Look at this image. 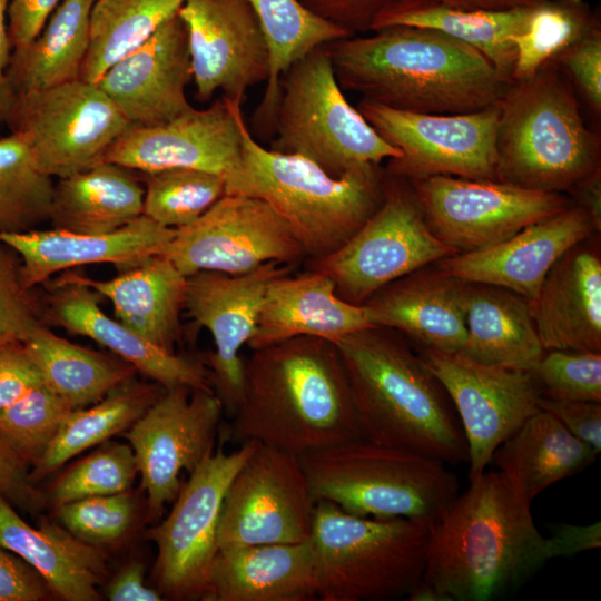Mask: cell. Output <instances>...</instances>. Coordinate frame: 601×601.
<instances>
[{
    "label": "cell",
    "instance_id": "14",
    "mask_svg": "<svg viewBox=\"0 0 601 601\" xmlns=\"http://www.w3.org/2000/svg\"><path fill=\"white\" fill-rule=\"evenodd\" d=\"M430 228L457 253L483 249L569 205L560 193L446 175L405 181Z\"/></svg>",
    "mask_w": 601,
    "mask_h": 601
},
{
    "label": "cell",
    "instance_id": "44",
    "mask_svg": "<svg viewBox=\"0 0 601 601\" xmlns=\"http://www.w3.org/2000/svg\"><path fill=\"white\" fill-rule=\"evenodd\" d=\"M72 408L41 383L0 411V439L29 465H35Z\"/></svg>",
    "mask_w": 601,
    "mask_h": 601
},
{
    "label": "cell",
    "instance_id": "54",
    "mask_svg": "<svg viewBox=\"0 0 601 601\" xmlns=\"http://www.w3.org/2000/svg\"><path fill=\"white\" fill-rule=\"evenodd\" d=\"M26 463L0 439V493L30 511L41 506V494L35 489Z\"/></svg>",
    "mask_w": 601,
    "mask_h": 601
},
{
    "label": "cell",
    "instance_id": "2",
    "mask_svg": "<svg viewBox=\"0 0 601 601\" xmlns=\"http://www.w3.org/2000/svg\"><path fill=\"white\" fill-rule=\"evenodd\" d=\"M233 418L236 442L296 456L364 437L339 352L315 336L253 349Z\"/></svg>",
    "mask_w": 601,
    "mask_h": 601
},
{
    "label": "cell",
    "instance_id": "32",
    "mask_svg": "<svg viewBox=\"0 0 601 601\" xmlns=\"http://www.w3.org/2000/svg\"><path fill=\"white\" fill-rule=\"evenodd\" d=\"M463 303L467 339L460 355L533 373L545 349L528 300L502 287L464 283Z\"/></svg>",
    "mask_w": 601,
    "mask_h": 601
},
{
    "label": "cell",
    "instance_id": "7",
    "mask_svg": "<svg viewBox=\"0 0 601 601\" xmlns=\"http://www.w3.org/2000/svg\"><path fill=\"white\" fill-rule=\"evenodd\" d=\"M298 457L315 502L328 501L358 516L432 523L459 491L445 463L365 437Z\"/></svg>",
    "mask_w": 601,
    "mask_h": 601
},
{
    "label": "cell",
    "instance_id": "8",
    "mask_svg": "<svg viewBox=\"0 0 601 601\" xmlns=\"http://www.w3.org/2000/svg\"><path fill=\"white\" fill-rule=\"evenodd\" d=\"M431 523L358 516L328 501L315 505L313 545L319 601L406 597L424 573Z\"/></svg>",
    "mask_w": 601,
    "mask_h": 601
},
{
    "label": "cell",
    "instance_id": "53",
    "mask_svg": "<svg viewBox=\"0 0 601 601\" xmlns=\"http://www.w3.org/2000/svg\"><path fill=\"white\" fill-rule=\"evenodd\" d=\"M49 591L35 569L0 543V601H38Z\"/></svg>",
    "mask_w": 601,
    "mask_h": 601
},
{
    "label": "cell",
    "instance_id": "48",
    "mask_svg": "<svg viewBox=\"0 0 601 601\" xmlns=\"http://www.w3.org/2000/svg\"><path fill=\"white\" fill-rule=\"evenodd\" d=\"M0 240V346L27 341L43 326V312L21 276V259Z\"/></svg>",
    "mask_w": 601,
    "mask_h": 601
},
{
    "label": "cell",
    "instance_id": "23",
    "mask_svg": "<svg viewBox=\"0 0 601 601\" xmlns=\"http://www.w3.org/2000/svg\"><path fill=\"white\" fill-rule=\"evenodd\" d=\"M191 79L187 31L176 14L116 61L96 85L130 125L155 126L194 108L186 97Z\"/></svg>",
    "mask_w": 601,
    "mask_h": 601
},
{
    "label": "cell",
    "instance_id": "42",
    "mask_svg": "<svg viewBox=\"0 0 601 601\" xmlns=\"http://www.w3.org/2000/svg\"><path fill=\"white\" fill-rule=\"evenodd\" d=\"M55 183L17 135L0 138V234L24 233L49 220Z\"/></svg>",
    "mask_w": 601,
    "mask_h": 601
},
{
    "label": "cell",
    "instance_id": "17",
    "mask_svg": "<svg viewBox=\"0 0 601 601\" xmlns=\"http://www.w3.org/2000/svg\"><path fill=\"white\" fill-rule=\"evenodd\" d=\"M224 406L211 391L176 386L165 390L126 431L141 487L147 520L155 521L180 487V473L193 472L210 455Z\"/></svg>",
    "mask_w": 601,
    "mask_h": 601
},
{
    "label": "cell",
    "instance_id": "26",
    "mask_svg": "<svg viewBox=\"0 0 601 601\" xmlns=\"http://www.w3.org/2000/svg\"><path fill=\"white\" fill-rule=\"evenodd\" d=\"M587 240L554 263L528 302L545 351L601 353V257Z\"/></svg>",
    "mask_w": 601,
    "mask_h": 601
},
{
    "label": "cell",
    "instance_id": "22",
    "mask_svg": "<svg viewBox=\"0 0 601 601\" xmlns=\"http://www.w3.org/2000/svg\"><path fill=\"white\" fill-rule=\"evenodd\" d=\"M593 233L589 214L569 205L493 246L443 258L437 268L461 282L502 287L531 302L554 263Z\"/></svg>",
    "mask_w": 601,
    "mask_h": 601
},
{
    "label": "cell",
    "instance_id": "18",
    "mask_svg": "<svg viewBox=\"0 0 601 601\" xmlns=\"http://www.w3.org/2000/svg\"><path fill=\"white\" fill-rule=\"evenodd\" d=\"M417 354L460 416L472 482L485 472L497 446L540 410V386L532 372L485 365L427 348H420Z\"/></svg>",
    "mask_w": 601,
    "mask_h": 601
},
{
    "label": "cell",
    "instance_id": "47",
    "mask_svg": "<svg viewBox=\"0 0 601 601\" xmlns=\"http://www.w3.org/2000/svg\"><path fill=\"white\" fill-rule=\"evenodd\" d=\"M62 525L78 539L98 545L119 540L129 530L135 502L129 491L85 497L57 506Z\"/></svg>",
    "mask_w": 601,
    "mask_h": 601
},
{
    "label": "cell",
    "instance_id": "3",
    "mask_svg": "<svg viewBox=\"0 0 601 601\" xmlns=\"http://www.w3.org/2000/svg\"><path fill=\"white\" fill-rule=\"evenodd\" d=\"M530 504L500 472H484L431 523L422 580L450 601H490L553 559Z\"/></svg>",
    "mask_w": 601,
    "mask_h": 601
},
{
    "label": "cell",
    "instance_id": "49",
    "mask_svg": "<svg viewBox=\"0 0 601 601\" xmlns=\"http://www.w3.org/2000/svg\"><path fill=\"white\" fill-rule=\"evenodd\" d=\"M594 114L601 112V30L597 26L555 60Z\"/></svg>",
    "mask_w": 601,
    "mask_h": 601
},
{
    "label": "cell",
    "instance_id": "10",
    "mask_svg": "<svg viewBox=\"0 0 601 601\" xmlns=\"http://www.w3.org/2000/svg\"><path fill=\"white\" fill-rule=\"evenodd\" d=\"M455 254L430 228L407 183L385 174L376 211L342 247L312 259L308 270L328 276L342 299L363 305L387 284Z\"/></svg>",
    "mask_w": 601,
    "mask_h": 601
},
{
    "label": "cell",
    "instance_id": "19",
    "mask_svg": "<svg viewBox=\"0 0 601 601\" xmlns=\"http://www.w3.org/2000/svg\"><path fill=\"white\" fill-rule=\"evenodd\" d=\"M290 269V265L268 262L240 275L198 272L187 276L184 309L213 336L216 348L208 356L209 380L231 416L244 387L240 349L256 331L269 284Z\"/></svg>",
    "mask_w": 601,
    "mask_h": 601
},
{
    "label": "cell",
    "instance_id": "36",
    "mask_svg": "<svg viewBox=\"0 0 601 601\" xmlns=\"http://www.w3.org/2000/svg\"><path fill=\"white\" fill-rule=\"evenodd\" d=\"M95 1L63 0L32 41L12 49L7 77L14 96L79 79Z\"/></svg>",
    "mask_w": 601,
    "mask_h": 601
},
{
    "label": "cell",
    "instance_id": "52",
    "mask_svg": "<svg viewBox=\"0 0 601 601\" xmlns=\"http://www.w3.org/2000/svg\"><path fill=\"white\" fill-rule=\"evenodd\" d=\"M540 410L555 416L574 436L601 451V402L541 397Z\"/></svg>",
    "mask_w": 601,
    "mask_h": 601
},
{
    "label": "cell",
    "instance_id": "39",
    "mask_svg": "<svg viewBox=\"0 0 601 601\" xmlns=\"http://www.w3.org/2000/svg\"><path fill=\"white\" fill-rule=\"evenodd\" d=\"M165 388L131 378L112 388L90 408L71 410L30 473L37 482L82 451L127 431Z\"/></svg>",
    "mask_w": 601,
    "mask_h": 601
},
{
    "label": "cell",
    "instance_id": "57",
    "mask_svg": "<svg viewBox=\"0 0 601 601\" xmlns=\"http://www.w3.org/2000/svg\"><path fill=\"white\" fill-rule=\"evenodd\" d=\"M145 569L135 562L125 566L112 579L107 588V597L111 601H160L161 594L145 584Z\"/></svg>",
    "mask_w": 601,
    "mask_h": 601
},
{
    "label": "cell",
    "instance_id": "46",
    "mask_svg": "<svg viewBox=\"0 0 601 601\" xmlns=\"http://www.w3.org/2000/svg\"><path fill=\"white\" fill-rule=\"evenodd\" d=\"M533 375L543 397L601 402V353L551 349Z\"/></svg>",
    "mask_w": 601,
    "mask_h": 601
},
{
    "label": "cell",
    "instance_id": "40",
    "mask_svg": "<svg viewBox=\"0 0 601 601\" xmlns=\"http://www.w3.org/2000/svg\"><path fill=\"white\" fill-rule=\"evenodd\" d=\"M185 0H96L79 79L97 83L120 58L175 17Z\"/></svg>",
    "mask_w": 601,
    "mask_h": 601
},
{
    "label": "cell",
    "instance_id": "59",
    "mask_svg": "<svg viewBox=\"0 0 601 601\" xmlns=\"http://www.w3.org/2000/svg\"><path fill=\"white\" fill-rule=\"evenodd\" d=\"M569 193L575 198L579 207L591 217L595 231L601 230V168L575 184Z\"/></svg>",
    "mask_w": 601,
    "mask_h": 601
},
{
    "label": "cell",
    "instance_id": "5",
    "mask_svg": "<svg viewBox=\"0 0 601 601\" xmlns=\"http://www.w3.org/2000/svg\"><path fill=\"white\" fill-rule=\"evenodd\" d=\"M380 165L332 176L315 162L258 144L243 127L242 160L226 178V193L266 201L287 224L311 259L342 247L376 211L384 197Z\"/></svg>",
    "mask_w": 601,
    "mask_h": 601
},
{
    "label": "cell",
    "instance_id": "60",
    "mask_svg": "<svg viewBox=\"0 0 601 601\" xmlns=\"http://www.w3.org/2000/svg\"><path fill=\"white\" fill-rule=\"evenodd\" d=\"M397 1V0H396ZM442 3L463 9L504 10L519 7H534L545 0H420Z\"/></svg>",
    "mask_w": 601,
    "mask_h": 601
},
{
    "label": "cell",
    "instance_id": "38",
    "mask_svg": "<svg viewBox=\"0 0 601 601\" xmlns=\"http://www.w3.org/2000/svg\"><path fill=\"white\" fill-rule=\"evenodd\" d=\"M23 345L43 383L72 410L99 402L135 372L130 364L59 337L45 325Z\"/></svg>",
    "mask_w": 601,
    "mask_h": 601
},
{
    "label": "cell",
    "instance_id": "21",
    "mask_svg": "<svg viewBox=\"0 0 601 601\" xmlns=\"http://www.w3.org/2000/svg\"><path fill=\"white\" fill-rule=\"evenodd\" d=\"M242 105L225 99L165 124L130 125L102 161L151 174L170 168L199 169L226 178L242 160Z\"/></svg>",
    "mask_w": 601,
    "mask_h": 601
},
{
    "label": "cell",
    "instance_id": "56",
    "mask_svg": "<svg viewBox=\"0 0 601 601\" xmlns=\"http://www.w3.org/2000/svg\"><path fill=\"white\" fill-rule=\"evenodd\" d=\"M553 555L572 556L601 546V522L589 525L553 524L551 535Z\"/></svg>",
    "mask_w": 601,
    "mask_h": 601
},
{
    "label": "cell",
    "instance_id": "50",
    "mask_svg": "<svg viewBox=\"0 0 601 601\" xmlns=\"http://www.w3.org/2000/svg\"><path fill=\"white\" fill-rule=\"evenodd\" d=\"M43 383L42 376L23 343L0 346V411Z\"/></svg>",
    "mask_w": 601,
    "mask_h": 601
},
{
    "label": "cell",
    "instance_id": "28",
    "mask_svg": "<svg viewBox=\"0 0 601 601\" xmlns=\"http://www.w3.org/2000/svg\"><path fill=\"white\" fill-rule=\"evenodd\" d=\"M372 326L365 306L342 299L325 274L314 270L298 276L286 274L269 284L256 331L247 345L257 349L298 336L334 343Z\"/></svg>",
    "mask_w": 601,
    "mask_h": 601
},
{
    "label": "cell",
    "instance_id": "34",
    "mask_svg": "<svg viewBox=\"0 0 601 601\" xmlns=\"http://www.w3.org/2000/svg\"><path fill=\"white\" fill-rule=\"evenodd\" d=\"M145 190L128 168L101 161L55 184L52 228L99 235L142 215Z\"/></svg>",
    "mask_w": 601,
    "mask_h": 601
},
{
    "label": "cell",
    "instance_id": "15",
    "mask_svg": "<svg viewBox=\"0 0 601 601\" xmlns=\"http://www.w3.org/2000/svg\"><path fill=\"white\" fill-rule=\"evenodd\" d=\"M315 505L299 457L257 442L227 489L218 550L306 541Z\"/></svg>",
    "mask_w": 601,
    "mask_h": 601
},
{
    "label": "cell",
    "instance_id": "12",
    "mask_svg": "<svg viewBox=\"0 0 601 601\" xmlns=\"http://www.w3.org/2000/svg\"><path fill=\"white\" fill-rule=\"evenodd\" d=\"M358 111L401 151L385 174L404 181L436 175L477 180L496 178L500 101L466 114H422L362 99Z\"/></svg>",
    "mask_w": 601,
    "mask_h": 601
},
{
    "label": "cell",
    "instance_id": "16",
    "mask_svg": "<svg viewBox=\"0 0 601 601\" xmlns=\"http://www.w3.org/2000/svg\"><path fill=\"white\" fill-rule=\"evenodd\" d=\"M184 276L240 275L277 262L293 266L305 254L284 219L264 200L225 194L193 224L176 229L161 253Z\"/></svg>",
    "mask_w": 601,
    "mask_h": 601
},
{
    "label": "cell",
    "instance_id": "27",
    "mask_svg": "<svg viewBox=\"0 0 601 601\" xmlns=\"http://www.w3.org/2000/svg\"><path fill=\"white\" fill-rule=\"evenodd\" d=\"M464 282L424 267L378 289L363 304L373 326L405 334L420 348L460 354L467 339Z\"/></svg>",
    "mask_w": 601,
    "mask_h": 601
},
{
    "label": "cell",
    "instance_id": "9",
    "mask_svg": "<svg viewBox=\"0 0 601 601\" xmlns=\"http://www.w3.org/2000/svg\"><path fill=\"white\" fill-rule=\"evenodd\" d=\"M269 149L297 155L332 176L401 156L346 99L327 49L296 60L279 81Z\"/></svg>",
    "mask_w": 601,
    "mask_h": 601
},
{
    "label": "cell",
    "instance_id": "31",
    "mask_svg": "<svg viewBox=\"0 0 601 601\" xmlns=\"http://www.w3.org/2000/svg\"><path fill=\"white\" fill-rule=\"evenodd\" d=\"M0 543L35 569L49 590L67 601H96L106 561L65 526L42 521L30 526L0 493Z\"/></svg>",
    "mask_w": 601,
    "mask_h": 601
},
{
    "label": "cell",
    "instance_id": "11",
    "mask_svg": "<svg viewBox=\"0 0 601 601\" xmlns=\"http://www.w3.org/2000/svg\"><path fill=\"white\" fill-rule=\"evenodd\" d=\"M4 124L23 140L39 169L58 178L101 162L130 126L97 85L81 79L16 95Z\"/></svg>",
    "mask_w": 601,
    "mask_h": 601
},
{
    "label": "cell",
    "instance_id": "24",
    "mask_svg": "<svg viewBox=\"0 0 601 601\" xmlns=\"http://www.w3.org/2000/svg\"><path fill=\"white\" fill-rule=\"evenodd\" d=\"M99 296L69 274L62 275L48 293L43 316L53 325L109 348L165 390L187 386L214 392L203 363L164 351L111 318L100 308Z\"/></svg>",
    "mask_w": 601,
    "mask_h": 601
},
{
    "label": "cell",
    "instance_id": "13",
    "mask_svg": "<svg viewBox=\"0 0 601 601\" xmlns=\"http://www.w3.org/2000/svg\"><path fill=\"white\" fill-rule=\"evenodd\" d=\"M256 445V441H247L233 453L219 447L208 455L181 484L166 519L148 532L157 545L154 572L160 594L207 599L223 502Z\"/></svg>",
    "mask_w": 601,
    "mask_h": 601
},
{
    "label": "cell",
    "instance_id": "61",
    "mask_svg": "<svg viewBox=\"0 0 601 601\" xmlns=\"http://www.w3.org/2000/svg\"><path fill=\"white\" fill-rule=\"evenodd\" d=\"M408 601H450L447 597L439 592L434 587L421 580L406 594Z\"/></svg>",
    "mask_w": 601,
    "mask_h": 601
},
{
    "label": "cell",
    "instance_id": "30",
    "mask_svg": "<svg viewBox=\"0 0 601 601\" xmlns=\"http://www.w3.org/2000/svg\"><path fill=\"white\" fill-rule=\"evenodd\" d=\"M75 280L108 298L117 319L156 345L174 353L180 335L187 277L162 254L148 256L108 280L70 273Z\"/></svg>",
    "mask_w": 601,
    "mask_h": 601
},
{
    "label": "cell",
    "instance_id": "41",
    "mask_svg": "<svg viewBox=\"0 0 601 601\" xmlns=\"http://www.w3.org/2000/svg\"><path fill=\"white\" fill-rule=\"evenodd\" d=\"M599 26L583 0H545L531 8L523 29L512 37V81L532 78Z\"/></svg>",
    "mask_w": 601,
    "mask_h": 601
},
{
    "label": "cell",
    "instance_id": "25",
    "mask_svg": "<svg viewBox=\"0 0 601 601\" xmlns=\"http://www.w3.org/2000/svg\"><path fill=\"white\" fill-rule=\"evenodd\" d=\"M176 229L165 227L144 214L118 230L90 235L60 229H33L0 234V240L21 259L24 286L32 289L63 269L111 263L128 267L148 256L161 254Z\"/></svg>",
    "mask_w": 601,
    "mask_h": 601
},
{
    "label": "cell",
    "instance_id": "20",
    "mask_svg": "<svg viewBox=\"0 0 601 601\" xmlns=\"http://www.w3.org/2000/svg\"><path fill=\"white\" fill-rule=\"evenodd\" d=\"M177 14L187 31L199 100L221 90L242 105L248 89L267 81L268 47L247 0H185Z\"/></svg>",
    "mask_w": 601,
    "mask_h": 601
},
{
    "label": "cell",
    "instance_id": "33",
    "mask_svg": "<svg viewBox=\"0 0 601 601\" xmlns=\"http://www.w3.org/2000/svg\"><path fill=\"white\" fill-rule=\"evenodd\" d=\"M598 454L555 416L539 410L497 446L490 463L531 503L550 485L588 467Z\"/></svg>",
    "mask_w": 601,
    "mask_h": 601
},
{
    "label": "cell",
    "instance_id": "55",
    "mask_svg": "<svg viewBox=\"0 0 601 601\" xmlns=\"http://www.w3.org/2000/svg\"><path fill=\"white\" fill-rule=\"evenodd\" d=\"M60 0H9L8 31L13 48L32 41Z\"/></svg>",
    "mask_w": 601,
    "mask_h": 601
},
{
    "label": "cell",
    "instance_id": "45",
    "mask_svg": "<svg viewBox=\"0 0 601 601\" xmlns=\"http://www.w3.org/2000/svg\"><path fill=\"white\" fill-rule=\"evenodd\" d=\"M138 473L128 444L109 443L63 473L52 490L56 506L91 496L112 495L129 490Z\"/></svg>",
    "mask_w": 601,
    "mask_h": 601
},
{
    "label": "cell",
    "instance_id": "1",
    "mask_svg": "<svg viewBox=\"0 0 601 601\" xmlns=\"http://www.w3.org/2000/svg\"><path fill=\"white\" fill-rule=\"evenodd\" d=\"M327 43L341 88L422 114H466L497 104L512 81L475 48L440 31L390 26Z\"/></svg>",
    "mask_w": 601,
    "mask_h": 601
},
{
    "label": "cell",
    "instance_id": "43",
    "mask_svg": "<svg viewBox=\"0 0 601 601\" xmlns=\"http://www.w3.org/2000/svg\"><path fill=\"white\" fill-rule=\"evenodd\" d=\"M146 175L142 214L174 229L196 221L226 193L225 178L205 170L170 168Z\"/></svg>",
    "mask_w": 601,
    "mask_h": 601
},
{
    "label": "cell",
    "instance_id": "4",
    "mask_svg": "<svg viewBox=\"0 0 601 601\" xmlns=\"http://www.w3.org/2000/svg\"><path fill=\"white\" fill-rule=\"evenodd\" d=\"M334 344L365 439L445 464L469 462L467 443L449 395L396 331L372 326Z\"/></svg>",
    "mask_w": 601,
    "mask_h": 601
},
{
    "label": "cell",
    "instance_id": "37",
    "mask_svg": "<svg viewBox=\"0 0 601 601\" xmlns=\"http://www.w3.org/2000/svg\"><path fill=\"white\" fill-rule=\"evenodd\" d=\"M247 1L259 22L269 53V76L253 124L260 135L273 136L284 72L311 50L351 36L313 13L302 0Z\"/></svg>",
    "mask_w": 601,
    "mask_h": 601
},
{
    "label": "cell",
    "instance_id": "51",
    "mask_svg": "<svg viewBox=\"0 0 601 601\" xmlns=\"http://www.w3.org/2000/svg\"><path fill=\"white\" fill-rule=\"evenodd\" d=\"M396 0H302L304 6L322 19L356 36L372 31L376 17Z\"/></svg>",
    "mask_w": 601,
    "mask_h": 601
},
{
    "label": "cell",
    "instance_id": "35",
    "mask_svg": "<svg viewBox=\"0 0 601 601\" xmlns=\"http://www.w3.org/2000/svg\"><path fill=\"white\" fill-rule=\"evenodd\" d=\"M531 8L463 9L431 1L397 0L376 17L372 31L390 26L440 31L482 52L511 80L515 60L512 37L523 29Z\"/></svg>",
    "mask_w": 601,
    "mask_h": 601
},
{
    "label": "cell",
    "instance_id": "58",
    "mask_svg": "<svg viewBox=\"0 0 601 601\" xmlns=\"http://www.w3.org/2000/svg\"><path fill=\"white\" fill-rule=\"evenodd\" d=\"M9 0H0V125L4 124L14 100L7 70L12 53L7 16Z\"/></svg>",
    "mask_w": 601,
    "mask_h": 601
},
{
    "label": "cell",
    "instance_id": "29",
    "mask_svg": "<svg viewBox=\"0 0 601 601\" xmlns=\"http://www.w3.org/2000/svg\"><path fill=\"white\" fill-rule=\"evenodd\" d=\"M207 601H314L315 554L311 539L220 549L209 575Z\"/></svg>",
    "mask_w": 601,
    "mask_h": 601
},
{
    "label": "cell",
    "instance_id": "6",
    "mask_svg": "<svg viewBox=\"0 0 601 601\" xmlns=\"http://www.w3.org/2000/svg\"><path fill=\"white\" fill-rule=\"evenodd\" d=\"M600 151L555 61L512 81L500 100L497 180L561 194L601 168Z\"/></svg>",
    "mask_w": 601,
    "mask_h": 601
}]
</instances>
